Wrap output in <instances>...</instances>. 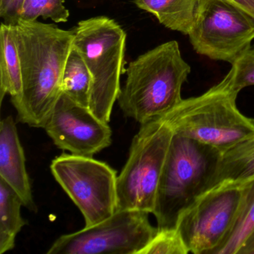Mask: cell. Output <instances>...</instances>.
I'll list each match as a JSON object with an SVG mask.
<instances>
[{"label": "cell", "mask_w": 254, "mask_h": 254, "mask_svg": "<svg viewBox=\"0 0 254 254\" xmlns=\"http://www.w3.org/2000/svg\"><path fill=\"white\" fill-rule=\"evenodd\" d=\"M21 64L23 91L13 104L17 120L44 128L62 93L64 70L73 47L75 29L19 20L12 26Z\"/></svg>", "instance_id": "obj_1"}, {"label": "cell", "mask_w": 254, "mask_h": 254, "mask_svg": "<svg viewBox=\"0 0 254 254\" xmlns=\"http://www.w3.org/2000/svg\"><path fill=\"white\" fill-rule=\"evenodd\" d=\"M190 72L177 41L160 44L126 68L117 99L120 109L140 125L166 115L182 102L181 90Z\"/></svg>", "instance_id": "obj_2"}, {"label": "cell", "mask_w": 254, "mask_h": 254, "mask_svg": "<svg viewBox=\"0 0 254 254\" xmlns=\"http://www.w3.org/2000/svg\"><path fill=\"white\" fill-rule=\"evenodd\" d=\"M231 71L218 84L163 116L174 133L220 151L254 133V120L238 109Z\"/></svg>", "instance_id": "obj_3"}, {"label": "cell", "mask_w": 254, "mask_h": 254, "mask_svg": "<svg viewBox=\"0 0 254 254\" xmlns=\"http://www.w3.org/2000/svg\"><path fill=\"white\" fill-rule=\"evenodd\" d=\"M219 155L214 147L174 133L153 212L157 228L176 227L180 214L204 192Z\"/></svg>", "instance_id": "obj_4"}, {"label": "cell", "mask_w": 254, "mask_h": 254, "mask_svg": "<svg viewBox=\"0 0 254 254\" xmlns=\"http://www.w3.org/2000/svg\"><path fill=\"white\" fill-rule=\"evenodd\" d=\"M75 31L73 46L92 76L89 108L98 118L109 123L121 91V76L126 72L127 34L114 19L105 16L81 20Z\"/></svg>", "instance_id": "obj_5"}, {"label": "cell", "mask_w": 254, "mask_h": 254, "mask_svg": "<svg viewBox=\"0 0 254 254\" xmlns=\"http://www.w3.org/2000/svg\"><path fill=\"white\" fill-rule=\"evenodd\" d=\"M173 134L163 117L141 125L132 140L127 162L117 178V210L138 209L153 214Z\"/></svg>", "instance_id": "obj_6"}, {"label": "cell", "mask_w": 254, "mask_h": 254, "mask_svg": "<svg viewBox=\"0 0 254 254\" xmlns=\"http://www.w3.org/2000/svg\"><path fill=\"white\" fill-rule=\"evenodd\" d=\"M52 174L91 227L118 208L117 172L93 157L63 153L52 161Z\"/></svg>", "instance_id": "obj_7"}, {"label": "cell", "mask_w": 254, "mask_h": 254, "mask_svg": "<svg viewBox=\"0 0 254 254\" xmlns=\"http://www.w3.org/2000/svg\"><path fill=\"white\" fill-rule=\"evenodd\" d=\"M149 214L138 209L117 210L99 224L63 235L47 254H139L158 231Z\"/></svg>", "instance_id": "obj_8"}, {"label": "cell", "mask_w": 254, "mask_h": 254, "mask_svg": "<svg viewBox=\"0 0 254 254\" xmlns=\"http://www.w3.org/2000/svg\"><path fill=\"white\" fill-rule=\"evenodd\" d=\"M188 36L197 54L232 64L251 47L254 19L228 0H200Z\"/></svg>", "instance_id": "obj_9"}, {"label": "cell", "mask_w": 254, "mask_h": 254, "mask_svg": "<svg viewBox=\"0 0 254 254\" xmlns=\"http://www.w3.org/2000/svg\"><path fill=\"white\" fill-rule=\"evenodd\" d=\"M245 183L219 184L200 194L180 214L176 227L190 253L211 254L221 244L234 221Z\"/></svg>", "instance_id": "obj_10"}, {"label": "cell", "mask_w": 254, "mask_h": 254, "mask_svg": "<svg viewBox=\"0 0 254 254\" xmlns=\"http://www.w3.org/2000/svg\"><path fill=\"white\" fill-rule=\"evenodd\" d=\"M44 129L57 148L74 155L93 157L112 143V130L108 123L64 93Z\"/></svg>", "instance_id": "obj_11"}, {"label": "cell", "mask_w": 254, "mask_h": 254, "mask_svg": "<svg viewBox=\"0 0 254 254\" xmlns=\"http://www.w3.org/2000/svg\"><path fill=\"white\" fill-rule=\"evenodd\" d=\"M0 178L19 194L23 206L36 212L24 151L11 116L2 119L0 123Z\"/></svg>", "instance_id": "obj_12"}, {"label": "cell", "mask_w": 254, "mask_h": 254, "mask_svg": "<svg viewBox=\"0 0 254 254\" xmlns=\"http://www.w3.org/2000/svg\"><path fill=\"white\" fill-rule=\"evenodd\" d=\"M254 178V133L220 151L216 167L205 191L225 182H245Z\"/></svg>", "instance_id": "obj_13"}, {"label": "cell", "mask_w": 254, "mask_h": 254, "mask_svg": "<svg viewBox=\"0 0 254 254\" xmlns=\"http://www.w3.org/2000/svg\"><path fill=\"white\" fill-rule=\"evenodd\" d=\"M133 2L155 16L167 29L188 35L195 23L200 0H133Z\"/></svg>", "instance_id": "obj_14"}, {"label": "cell", "mask_w": 254, "mask_h": 254, "mask_svg": "<svg viewBox=\"0 0 254 254\" xmlns=\"http://www.w3.org/2000/svg\"><path fill=\"white\" fill-rule=\"evenodd\" d=\"M23 91L21 64L11 25L3 23L0 28V96L6 94L11 103L20 99Z\"/></svg>", "instance_id": "obj_15"}, {"label": "cell", "mask_w": 254, "mask_h": 254, "mask_svg": "<svg viewBox=\"0 0 254 254\" xmlns=\"http://www.w3.org/2000/svg\"><path fill=\"white\" fill-rule=\"evenodd\" d=\"M254 231V178L245 183L243 195L227 236L211 254H239Z\"/></svg>", "instance_id": "obj_16"}, {"label": "cell", "mask_w": 254, "mask_h": 254, "mask_svg": "<svg viewBox=\"0 0 254 254\" xmlns=\"http://www.w3.org/2000/svg\"><path fill=\"white\" fill-rule=\"evenodd\" d=\"M22 206L19 194L0 178V254L14 248L16 237L26 224L20 213Z\"/></svg>", "instance_id": "obj_17"}, {"label": "cell", "mask_w": 254, "mask_h": 254, "mask_svg": "<svg viewBox=\"0 0 254 254\" xmlns=\"http://www.w3.org/2000/svg\"><path fill=\"white\" fill-rule=\"evenodd\" d=\"M92 76L78 49L72 47L64 70L62 93L74 102L89 108L91 93Z\"/></svg>", "instance_id": "obj_18"}, {"label": "cell", "mask_w": 254, "mask_h": 254, "mask_svg": "<svg viewBox=\"0 0 254 254\" xmlns=\"http://www.w3.org/2000/svg\"><path fill=\"white\" fill-rule=\"evenodd\" d=\"M51 19L55 23H66L69 11L65 7L64 0H24L20 20L36 21L38 17Z\"/></svg>", "instance_id": "obj_19"}, {"label": "cell", "mask_w": 254, "mask_h": 254, "mask_svg": "<svg viewBox=\"0 0 254 254\" xmlns=\"http://www.w3.org/2000/svg\"><path fill=\"white\" fill-rule=\"evenodd\" d=\"M188 248L176 227L158 229L151 242L139 254H188Z\"/></svg>", "instance_id": "obj_20"}, {"label": "cell", "mask_w": 254, "mask_h": 254, "mask_svg": "<svg viewBox=\"0 0 254 254\" xmlns=\"http://www.w3.org/2000/svg\"><path fill=\"white\" fill-rule=\"evenodd\" d=\"M231 65L233 87L236 91L239 93L245 87L254 86V47L242 53Z\"/></svg>", "instance_id": "obj_21"}, {"label": "cell", "mask_w": 254, "mask_h": 254, "mask_svg": "<svg viewBox=\"0 0 254 254\" xmlns=\"http://www.w3.org/2000/svg\"><path fill=\"white\" fill-rule=\"evenodd\" d=\"M24 0H0V17L5 23L15 26L20 20Z\"/></svg>", "instance_id": "obj_22"}, {"label": "cell", "mask_w": 254, "mask_h": 254, "mask_svg": "<svg viewBox=\"0 0 254 254\" xmlns=\"http://www.w3.org/2000/svg\"><path fill=\"white\" fill-rule=\"evenodd\" d=\"M254 19V0H228Z\"/></svg>", "instance_id": "obj_23"}, {"label": "cell", "mask_w": 254, "mask_h": 254, "mask_svg": "<svg viewBox=\"0 0 254 254\" xmlns=\"http://www.w3.org/2000/svg\"><path fill=\"white\" fill-rule=\"evenodd\" d=\"M239 254H254V231L248 238Z\"/></svg>", "instance_id": "obj_24"}]
</instances>
